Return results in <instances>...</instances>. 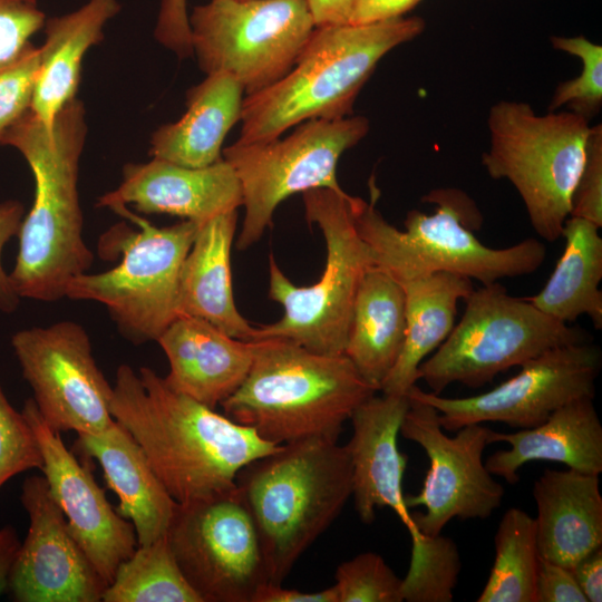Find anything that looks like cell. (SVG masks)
I'll use <instances>...</instances> for the list:
<instances>
[{"instance_id": "1", "label": "cell", "mask_w": 602, "mask_h": 602, "mask_svg": "<svg viewBox=\"0 0 602 602\" xmlns=\"http://www.w3.org/2000/svg\"><path fill=\"white\" fill-rule=\"evenodd\" d=\"M110 412L178 504L234 488L245 465L280 446L173 390L148 367L136 372L126 363L118 366Z\"/></svg>"}, {"instance_id": "2", "label": "cell", "mask_w": 602, "mask_h": 602, "mask_svg": "<svg viewBox=\"0 0 602 602\" xmlns=\"http://www.w3.org/2000/svg\"><path fill=\"white\" fill-rule=\"evenodd\" d=\"M87 135L85 106L77 97L58 113L51 128L29 109L0 136L16 148L35 181L25 214L11 284L20 299L56 302L68 283L86 273L94 254L85 242L79 202V162Z\"/></svg>"}, {"instance_id": "3", "label": "cell", "mask_w": 602, "mask_h": 602, "mask_svg": "<svg viewBox=\"0 0 602 602\" xmlns=\"http://www.w3.org/2000/svg\"><path fill=\"white\" fill-rule=\"evenodd\" d=\"M236 488L255 524L269 583L282 584L352 494L346 445L309 437L245 465Z\"/></svg>"}, {"instance_id": "4", "label": "cell", "mask_w": 602, "mask_h": 602, "mask_svg": "<svg viewBox=\"0 0 602 602\" xmlns=\"http://www.w3.org/2000/svg\"><path fill=\"white\" fill-rule=\"evenodd\" d=\"M252 342L249 373L221 406L225 416L273 445L309 437L338 440L344 421L378 391L344 353H317L285 339Z\"/></svg>"}, {"instance_id": "5", "label": "cell", "mask_w": 602, "mask_h": 602, "mask_svg": "<svg viewBox=\"0 0 602 602\" xmlns=\"http://www.w3.org/2000/svg\"><path fill=\"white\" fill-rule=\"evenodd\" d=\"M425 25L423 18L414 16L317 27L283 78L245 96L237 142L271 140L307 120L350 116L378 62L419 36Z\"/></svg>"}, {"instance_id": "6", "label": "cell", "mask_w": 602, "mask_h": 602, "mask_svg": "<svg viewBox=\"0 0 602 602\" xmlns=\"http://www.w3.org/2000/svg\"><path fill=\"white\" fill-rule=\"evenodd\" d=\"M369 188L370 200L360 198L355 206L356 226L375 265L397 281L450 272L486 285L532 274L546 259L545 245L533 237L502 249L484 245L474 234L480 229L483 216L460 190L430 191L423 200L436 205L434 213L411 210L405 219V230H399L377 210L380 192L373 177Z\"/></svg>"}, {"instance_id": "7", "label": "cell", "mask_w": 602, "mask_h": 602, "mask_svg": "<svg viewBox=\"0 0 602 602\" xmlns=\"http://www.w3.org/2000/svg\"><path fill=\"white\" fill-rule=\"evenodd\" d=\"M310 225L317 224L326 242V264L312 285L293 284L270 256V298L283 308L274 323L255 328L253 340L285 339L322 355L344 351L359 283L375 265L368 244L355 222L360 197L328 188L302 193Z\"/></svg>"}, {"instance_id": "8", "label": "cell", "mask_w": 602, "mask_h": 602, "mask_svg": "<svg viewBox=\"0 0 602 602\" xmlns=\"http://www.w3.org/2000/svg\"><path fill=\"white\" fill-rule=\"evenodd\" d=\"M487 127L486 172L509 181L535 232L556 241L585 161L589 120L570 110L538 115L527 103L499 100L488 111Z\"/></svg>"}, {"instance_id": "9", "label": "cell", "mask_w": 602, "mask_h": 602, "mask_svg": "<svg viewBox=\"0 0 602 602\" xmlns=\"http://www.w3.org/2000/svg\"><path fill=\"white\" fill-rule=\"evenodd\" d=\"M107 207L132 221L137 230L125 224L111 229L107 235L116 242L114 249L122 252L119 264L74 278L65 298L105 305L120 334L136 346L157 341L179 315V272L200 224L184 220L158 227L127 205L115 203Z\"/></svg>"}, {"instance_id": "10", "label": "cell", "mask_w": 602, "mask_h": 602, "mask_svg": "<svg viewBox=\"0 0 602 602\" xmlns=\"http://www.w3.org/2000/svg\"><path fill=\"white\" fill-rule=\"evenodd\" d=\"M465 303L450 334L418 368V380L433 394L455 382L479 388L550 349L589 341L581 328L548 317L526 298L509 295L498 282L473 289Z\"/></svg>"}, {"instance_id": "11", "label": "cell", "mask_w": 602, "mask_h": 602, "mask_svg": "<svg viewBox=\"0 0 602 602\" xmlns=\"http://www.w3.org/2000/svg\"><path fill=\"white\" fill-rule=\"evenodd\" d=\"M365 116L311 119L285 138L235 142L222 157L233 167L242 188L244 219L236 246L245 250L271 226L273 214L289 196L314 188L348 195L337 179L342 154L369 132Z\"/></svg>"}, {"instance_id": "12", "label": "cell", "mask_w": 602, "mask_h": 602, "mask_svg": "<svg viewBox=\"0 0 602 602\" xmlns=\"http://www.w3.org/2000/svg\"><path fill=\"white\" fill-rule=\"evenodd\" d=\"M192 55L259 93L294 66L315 29L308 0H211L188 16Z\"/></svg>"}, {"instance_id": "13", "label": "cell", "mask_w": 602, "mask_h": 602, "mask_svg": "<svg viewBox=\"0 0 602 602\" xmlns=\"http://www.w3.org/2000/svg\"><path fill=\"white\" fill-rule=\"evenodd\" d=\"M167 541L202 602H253L269 582L259 534L236 485L177 503Z\"/></svg>"}, {"instance_id": "14", "label": "cell", "mask_w": 602, "mask_h": 602, "mask_svg": "<svg viewBox=\"0 0 602 602\" xmlns=\"http://www.w3.org/2000/svg\"><path fill=\"white\" fill-rule=\"evenodd\" d=\"M407 396V395H406ZM399 434L426 453L429 469L417 495L406 496L408 508L424 506L411 514L417 530L427 537L441 533L454 518L489 517L501 506L504 487L486 468L483 454L493 430L482 424L466 425L453 437L444 433L437 410L412 397Z\"/></svg>"}, {"instance_id": "15", "label": "cell", "mask_w": 602, "mask_h": 602, "mask_svg": "<svg viewBox=\"0 0 602 602\" xmlns=\"http://www.w3.org/2000/svg\"><path fill=\"white\" fill-rule=\"evenodd\" d=\"M11 347L33 401L55 433L98 434L111 426L113 386L86 329L71 320L17 331Z\"/></svg>"}, {"instance_id": "16", "label": "cell", "mask_w": 602, "mask_h": 602, "mask_svg": "<svg viewBox=\"0 0 602 602\" xmlns=\"http://www.w3.org/2000/svg\"><path fill=\"white\" fill-rule=\"evenodd\" d=\"M601 363L598 346L589 341L573 343L550 349L524 362L517 375L484 394L447 398L415 385L407 396L433 406L440 426L448 431L486 421L532 428L572 400L593 398Z\"/></svg>"}, {"instance_id": "17", "label": "cell", "mask_w": 602, "mask_h": 602, "mask_svg": "<svg viewBox=\"0 0 602 602\" xmlns=\"http://www.w3.org/2000/svg\"><path fill=\"white\" fill-rule=\"evenodd\" d=\"M20 501L27 536L8 591L16 602H99L107 584L72 536L43 476L27 477Z\"/></svg>"}, {"instance_id": "18", "label": "cell", "mask_w": 602, "mask_h": 602, "mask_svg": "<svg viewBox=\"0 0 602 602\" xmlns=\"http://www.w3.org/2000/svg\"><path fill=\"white\" fill-rule=\"evenodd\" d=\"M21 411L38 440L49 489L72 536L108 585L138 545L134 526L108 502L90 467L78 462L60 433L45 423L32 398L25 401Z\"/></svg>"}, {"instance_id": "19", "label": "cell", "mask_w": 602, "mask_h": 602, "mask_svg": "<svg viewBox=\"0 0 602 602\" xmlns=\"http://www.w3.org/2000/svg\"><path fill=\"white\" fill-rule=\"evenodd\" d=\"M407 409V396L375 394L351 415L352 436L346 447L352 469L351 496L359 518L370 524L377 508L389 507L409 532L410 556H416L430 537L417 530L402 489L408 458L398 448V435Z\"/></svg>"}, {"instance_id": "20", "label": "cell", "mask_w": 602, "mask_h": 602, "mask_svg": "<svg viewBox=\"0 0 602 602\" xmlns=\"http://www.w3.org/2000/svg\"><path fill=\"white\" fill-rule=\"evenodd\" d=\"M118 187L98 206L119 203L145 214H169L203 224L243 204L239 178L223 157L205 167H186L158 158L128 163Z\"/></svg>"}, {"instance_id": "21", "label": "cell", "mask_w": 602, "mask_h": 602, "mask_svg": "<svg viewBox=\"0 0 602 602\" xmlns=\"http://www.w3.org/2000/svg\"><path fill=\"white\" fill-rule=\"evenodd\" d=\"M156 342L169 362L167 386L213 409L242 385L253 360L252 341L190 315L176 317Z\"/></svg>"}, {"instance_id": "22", "label": "cell", "mask_w": 602, "mask_h": 602, "mask_svg": "<svg viewBox=\"0 0 602 602\" xmlns=\"http://www.w3.org/2000/svg\"><path fill=\"white\" fill-rule=\"evenodd\" d=\"M77 435L72 449L99 463L107 486L118 497L116 512L133 524L137 544L167 536L177 503L129 431L114 419L101 433Z\"/></svg>"}, {"instance_id": "23", "label": "cell", "mask_w": 602, "mask_h": 602, "mask_svg": "<svg viewBox=\"0 0 602 602\" xmlns=\"http://www.w3.org/2000/svg\"><path fill=\"white\" fill-rule=\"evenodd\" d=\"M504 441L508 449L485 460L492 475L518 482V470L532 460L564 464L570 469L602 473V425L592 397L572 400L554 410L542 424L515 433H492L491 443Z\"/></svg>"}, {"instance_id": "24", "label": "cell", "mask_w": 602, "mask_h": 602, "mask_svg": "<svg viewBox=\"0 0 602 602\" xmlns=\"http://www.w3.org/2000/svg\"><path fill=\"white\" fill-rule=\"evenodd\" d=\"M534 517L540 556L572 569L602 547L599 475L545 469L534 482Z\"/></svg>"}, {"instance_id": "25", "label": "cell", "mask_w": 602, "mask_h": 602, "mask_svg": "<svg viewBox=\"0 0 602 602\" xmlns=\"http://www.w3.org/2000/svg\"><path fill=\"white\" fill-rule=\"evenodd\" d=\"M237 211L198 226L178 278V312L205 320L235 339L252 341L255 328L239 312L233 297L231 247Z\"/></svg>"}, {"instance_id": "26", "label": "cell", "mask_w": 602, "mask_h": 602, "mask_svg": "<svg viewBox=\"0 0 602 602\" xmlns=\"http://www.w3.org/2000/svg\"><path fill=\"white\" fill-rule=\"evenodd\" d=\"M244 95L242 85L229 74L206 75L187 90L185 114L153 133L149 155L186 167L219 162L227 133L241 120Z\"/></svg>"}, {"instance_id": "27", "label": "cell", "mask_w": 602, "mask_h": 602, "mask_svg": "<svg viewBox=\"0 0 602 602\" xmlns=\"http://www.w3.org/2000/svg\"><path fill=\"white\" fill-rule=\"evenodd\" d=\"M120 10L117 0H88L79 9L45 22L39 70L30 109L49 128L76 98L82 60L104 39V28Z\"/></svg>"}, {"instance_id": "28", "label": "cell", "mask_w": 602, "mask_h": 602, "mask_svg": "<svg viewBox=\"0 0 602 602\" xmlns=\"http://www.w3.org/2000/svg\"><path fill=\"white\" fill-rule=\"evenodd\" d=\"M397 282L405 293V340L398 360L379 391L406 396L418 380L420 363L450 334L458 302L465 300L474 287L470 279L450 272Z\"/></svg>"}, {"instance_id": "29", "label": "cell", "mask_w": 602, "mask_h": 602, "mask_svg": "<svg viewBox=\"0 0 602 602\" xmlns=\"http://www.w3.org/2000/svg\"><path fill=\"white\" fill-rule=\"evenodd\" d=\"M405 332L404 290L387 271L372 265L357 290L343 353L378 391L398 360Z\"/></svg>"}, {"instance_id": "30", "label": "cell", "mask_w": 602, "mask_h": 602, "mask_svg": "<svg viewBox=\"0 0 602 602\" xmlns=\"http://www.w3.org/2000/svg\"><path fill=\"white\" fill-rule=\"evenodd\" d=\"M591 221L569 216L562 235L565 246L543 289L526 298L543 313L559 321L574 322L588 315L602 329V237Z\"/></svg>"}, {"instance_id": "31", "label": "cell", "mask_w": 602, "mask_h": 602, "mask_svg": "<svg viewBox=\"0 0 602 602\" xmlns=\"http://www.w3.org/2000/svg\"><path fill=\"white\" fill-rule=\"evenodd\" d=\"M540 553L534 517L511 507L495 534V560L477 602H534Z\"/></svg>"}, {"instance_id": "32", "label": "cell", "mask_w": 602, "mask_h": 602, "mask_svg": "<svg viewBox=\"0 0 602 602\" xmlns=\"http://www.w3.org/2000/svg\"><path fill=\"white\" fill-rule=\"evenodd\" d=\"M104 602H202L183 575L167 536L135 552L117 569Z\"/></svg>"}, {"instance_id": "33", "label": "cell", "mask_w": 602, "mask_h": 602, "mask_svg": "<svg viewBox=\"0 0 602 602\" xmlns=\"http://www.w3.org/2000/svg\"><path fill=\"white\" fill-rule=\"evenodd\" d=\"M554 49L579 57L582 70L573 79L561 82L554 90L548 111L561 107L590 120L602 106V46L583 36L551 37Z\"/></svg>"}, {"instance_id": "34", "label": "cell", "mask_w": 602, "mask_h": 602, "mask_svg": "<svg viewBox=\"0 0 602 602\" xmlns=\"http://www.w3.org/2000/svg\"><path fill=\"white\" fill-rule=\"evenodd\" d=\"M338 602H402V579L383 557L363 552L342 562L336 571Z\"/></svg>"}, {"instance_id": "35", "label": "cell", "mask_w": 602, "mask_h": 602, "mask_svg": "<svg viewBox=\"0 0 602 602\" xmlns=\"http://www.w3.org/2000/svg\"><path fill=\"white\" fill-rule=\"evenodd\" d=\"M41 466V452L30 424L0 386V488L13 476Z\"/></svg>"}, {"instance_id": "36", "label": "cell", "mask_w": 602, "mask_h": 602, "mask_svg": "<svg viewBox=\"0 0 602 602\" xmlns=\"http://www.w3.org/2000/svg\"><path fill=\"white\" fill-rule=\"evenodd\" d=\"M39 70V48L33 46L13 64L0 69V136L30 109Z\"/></svg>"}, {"instance_id": "37", "label": "cell", "mask_w": 602, "mask_h": 602, "mask_svg": "<svg viewBox=\"0 0 602 602\" xmlns=\"http://www.w3.org/2000/svg\"><path fill=\"white\" fill-rule=\"evenodd\" d=\"M45 13L26 0H0V69L17 61L43 28Z\"/></svg>"}, {"instance_id": "38", "label": "cell", "mask_w": 602, "mask_h": 602, "mask_svg": "<svg viewBox=\"0 0 602 602\" xmlns=\"http://www.w3.org/2000/svg\"><path fill=\"white\" fill-rule=\"evenodd\" d=\"M570 216L602 226V126L590 127L585 161L575 185Z\"/></svg>"}, {"instance_id": "39", "label": "cell", "mask_w": 602, "mask_h": 602, "mask_svg": "<svg viewBox=\"0 0 602 602\" xmlns=\"http://www.w3.org/2000/svg\"><path fill=\"white\" fill-rule=\"evenodd\" d=\"M534 602H588L571 569L540 556Z\"/></svg>"}, {"instance_id": "40", "label": "cell", "mask_w": 602, "mask_h": 602, "mask_svg": "<svg viewBox=\"0 0 602 602\" xmlns=\"http://www.w3.org/2000/svg\"><path fill=\"white\" fill-rule=\"evenodd\" d=\"M155 37L179 58L192 55L186 0H162Z\"/></svg>"}, {"instance_id": "41", "label": "cell", "mask_w": 602, "mask_h": 602, "mask_svg": "<svg viewBox=\"0 0 602 602\" xmlns=\"http://www.w3.org/2000/svg\"><path fill=\"white\" fill-rule=\"evenodd\" d=\"M23 217L25 206L21 202L8 200L0 203V311L3 313L14 312L21 300L3 268L2 251L11 237L18 235Z\"/></svg>"}, {"instance_id": "42", "label": "cell", "mask_w": 602, "mask_h": 602, "mask_svg": "<svg viewBox=\"0 0 602 602\" xmlns=\"http://www.w3.org/2000/svg\"><path fill=\"white\" fill-rule=\"evenodd\" d=\"M421 0H353L348 23L369 25L402 17Z\"/></svg>"}, {"instance_id": "43", "label": "cell", "mask_w": 602, "mask_h": 602, "mask_svg": "<svg viewBox=\"0 0 602 602\" xmlns=\"http://www.w3.org/2000/svg\"><path fill=\"white\" fill-rule=\"evenodd\" d=\"M588 602L602 601V547L581 559L572 569Z\"/></svg>"}, {"instance_id": "44", "label": "cell", "mask_w": 602, "mask_h": 602, "mask_svg": "<svg viewBox=\"0 0 602 602\" xmlns=\"http://www.w3.org/2000/svg\"><path fill=\"white\" fill-rule=\"evenodd\" d=\"M253 602H338V596L334 585L321 591L303 592L268 582L258 590Z\"/></svg>"}, {"instance_id": "45", "label": "cell", "mask_w": 602, "mask_h": 602, "mask_svg": "<svg viewBox=\"0 0 602 602\" xmlns=\"http://www.w3.org/2000/svg\"><path fill=\"white\" fill-rule=\"evenodd\" d=\"M353 0H308L317 27L348 23Z\"/></svg>"}, {"instance_id": "46", "label": "cell", "mask_w": 602, "mask_h": 602, "mask_svg": "<svg viewBox=\"0 0 602 602\" xmlns=\"http://www.w3.org/2000/svg\"><path fill=\"white\" fill-rule=\"evenodd\" d=\"M20 545L14 527L10 525L0 527V595L8 590Z\"/></svg>"}, {"instance_id": "47", "label": "cell", "mask_w": 602, "mask_h": 602, "mask_svg": "<svg viewBox=\"0 0 602 602\" xmlns=\"http://www.w3.org/2000/svg\"><path fill=\"white\" fill-rule=\"evenodd\" d=\"M26 1H29V2H32V3H37V0H26Z\"/></svg>"}]
</instances>
